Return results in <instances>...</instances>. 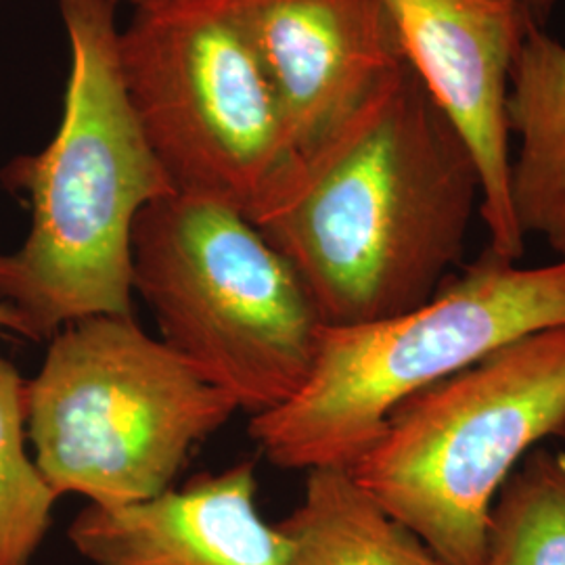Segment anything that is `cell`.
Instances as JSON below:
<instances>
[{"label": "cell", "mask_w": 565, "mask_h": 565, "mask_svg": "<svg viewBox=\"0 0 565 565\" xmlns=\"http://www.w3.org/2000/svg\"><path fill=\"white\" fill-rule=\"evenodd\" d=\"M480 177L408 63L300 156L249 218L298 273L324 324L429 302L459 264Z\"/></svg>", "instance_id": "obj_1"}, {"label": "cell", "mask_w": 565, "mask_h": 565, "mask_svg": "<svg viewBox=\"0 0 565 565\" xmlns=\"http://www.w3.org/2000/svg\"><path fill=\"white\" fill-rule=\"evenodd\" d=\"M70 41L61 124L2 182L28 198L32 226L0 252V303L28 340H51L95 315H132V228L142 207L172 193L128 102L116 0H57Z\"/></svg>", "instance_id": "obj_2"}, {"label": "cell", "mask_w": 565, "mask_h": 565, "mask_svg": "<svg viewBox=\"0 0 565 565\" xmlns=\"http://www.w3.org/2000/svg\"><path fill=\"white\" fill-rule=\"evenodd\" d=\"M559 324L565 260L520 268L488 247L415 310L373 323L323 324L302 387L252 417L249 436L281 469H350L404 401L505 343Z\"/></svg>", "instance_id": "obj_3"}, {"label": "cell", "mask_w": 565, "mask_h": 565, "mask_svg": "<svg viewBox=\"0 0 565 565\" xmlns=\"http://www.w3.org/2000/svg\"><path fill=\"white\" fill-rule=\"evenodd\" d=\"M565 438V324L527 333L404 401L348 471L448 565H482L518 463Z\"/></svg>", "instance_id": "obj_4"}, {"label": "cell", "mask_w": 565, "mask_h": 565, "mask_svg": "<svg viewBox=\"0 0 565 565\" xmlns=\"http://www.w3.org/2000/svg\"><path fill=\"white\" fill-rule=\"evenodd\" d=\"M132 289L162 342L252 417L302 387L323 321L291 264L242 212L168 193L132 228Z\"/></svg>", "instance_id": "obj_5"}, {"label": "cell", "mask_w": 565, "mask_h": 565, "mask_svg": "<svg viewBox=\"0 0 565 565\" xmlns=\"http://www.w3.org/2000/svg\"><path fill=\"white\" fill-rule=\"evenodd\" d=\"M237 404L147 335L132 315L65 324L41 371L25 380L34 461L57 497L128 505L172 488L191 448Z\"/></svg>", "instance_id": "obj_6"}, {"label": "cell", "mask_w": 565, "mask_h": 565, "mask_svg": "<svg viewBox=\"0 0 565 565\" xmlns=\"http://www.w3.org/2000/svg\"><path fill=\"white\" fill-rule=\"evenodd\" d=\"M118 53L128 102L172 189L249 221L296 153L228 2L168 0L135 9Z\"/></svg>", "instance_id": "obj_7"}, {"label": "cell", "mask_w": 565, "mask_h": 565, "mask_svg": "<svg viewBox=\"0 0 565 565\" xmlns=\"http://www.w3.org/2000/svg\"><path fill=\"white\" fill-rule=\"evenodd\" d=\"M404 60L469 147L490 249L509 263L525 237L511 203L507 99L513 61L534 23L520 0H384Z\"/></svg>", "instance_id": "obj_8"}, {"label": "cell", "mask_w": 565, "mask_h": 565, "mask_svg": "<svg viewBox=\"0 0 565 565\" xmlns=\"http://www.w3.org/2000/svg\"><path fill=\"white\" fill-rule=\"evenodd\" d=\"M279 103L296 160L406 60L384 0H226Z\"/></svg>", "instance_id": "obj_9"}, {"label": "cell", "mask_w": 565, "mask_h": 565, "mask_svg": "<svg viewBox=\"0 0 565 565\" xmlns=\"http://www.w3.org/2000/svg\"><path fill=\"white\" fill-rule=\"evenodd\" d=\"M256 492V465L242 461L147 501L84 507L67 539L95 565H291Z\"/></svg>", "instance_id": "obj_10"}, {"label": "cell", "mask_w": 565, "mask_h": 565, "mask_svg": "<svg viewBox=\"0 0 565 565\" xmlns=\"http://www.w3.org/2000/svg\"><path fill=\"white\" fill-rule=\"evenodd\" d=\"M511 203L524 237L565 260V44L532 23L513 61L509 99Z\"/></svg>", "instance_id": "obj_11"}, {"label": "cell", "mask_w": 565, "mask_h": 565, "mask_svg": "<svg viewBox=\"0 0 565 565\" xmlns=\"http://www.w3.org/2000/svg\"><path fill=\"white\" fill-rule=\"evenodd\" d=\"M277 525L291 565H448L343 467L310 469L302 503Z\"/></svg>", "instance_id": "obj_12"}, {"label": "cell", "mask_w": 565, "mask_h": 565, "mask_svg": "<svg viewBox=\"0 0 565 565\" xmlns=\"http://www.w3.org/2000/svg\"><path fill=\"white\" fill-rule=\"evenodd\" d=\"M482 565H565V455L536 450L501 488Z\"/></svg>", "instance_id": "obj_13"}, {"label": "cell", "mask_w": 565, "mask_h": 565, "mask_svg": "<svg viewBox=\"0 0 565 565\" xmlns=\"http://www.w3.org/2000/svg\"><path fill=\"white\" fill-rule=\"evenodd\" d=\"M25 380L0 352V565H30L60 499L25 450Z\"/></svg>", "instance_id": "obj_14"}, {"label": "cell", "mask_w": 565, "mask_h": 565, "mask_svg": "<svg viewBox=\"0 0 565 565\" xmlns=\"http://www.w3.org/2000/svg\"><path fill=\"white\" fill-rule=\"evenodd\" d=\"M557 2L559 0H520L525 15L534 21L536 25H543L551 18V13L557 7Z\"/></svg>", "instance_id": "obj_15"}, {"label": "cell", "mask_w": 565, "mask_h": 565, "mask_svg": "<svg viewBox=\"0 0 565 565\" xmlns=\"http://www.w3.org/2000/svg\"><path fill=\"white\" fill-rule=\"evenodd\" d=\"M2 333H13L18 338L28 340V333H25V327H23L20 315L15 310H11L9 306L0 303V335Z\"/></svg>", "instance_id": "obj_16"}, {"label": "cell", "mask_w": 565, "mask_h": 565, "mask_svg": "<svg viewBox=\"0 0 565 565\" xmlns=\"http://www.w3.org/2000/svg\"><path fill=\"white\" fill-rule=\"evenodd\" d=\"M116 2H128V4H132L135 9H142V7H153V4H162V2H168V0H116Z\"/></svg>", "instance_id": "obj_17"}]
</instances>
